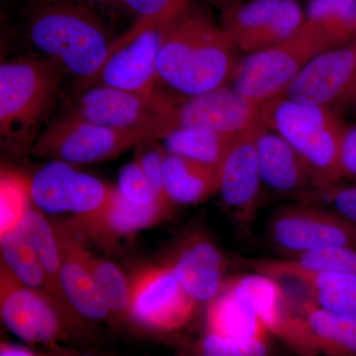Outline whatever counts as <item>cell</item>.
I'll return each instance as SVG.
<instances>
[{"instance_id":"9","label":"cell","mask_w":356,"mask_h":356,"mask_svg":"<svg viewBox=\"0 0 356 356\" xmlns=\"http://www.w3.org/2000/svg\"><path fill=\"white\" fill-rule=\"evenodd\" d=\"M259 107L229 86L199 95H165L161 139L175 129L238 135L259 125Z\"/></svg>"},{"instance_id":"7","label":"cell","mask_w":356,"mask_h":356,"mask_svg":"<svg viewBox=\"0 0 356 356\" xmlns=\"http://www.w3.org/2000/svg\"><path fill=\"white\" fill-rule=\"evenodd\" d=\"M158 140L153 129L120 130L70 114L49 126L32 147L33 154L70 165L116 158L140 143Z\"/></svg>"},{"instance_id":"32","label":"cell","mask_w":356,"mask_h":356,"mask_svg":"<svg viewBox=\"0 0 356 356\" xmlns=\"http://www.w3.org/2000/svg\"><path fill=\"white\" fill-rule=\"evenodd\" d=\"M88 6L117 9L136 21L154 17L177 18L191 7V0H79Z\"/></svg>"},{"instance_id":"34","label":"cell","mask_w":356,"mask_h":356,"mask_svg":"<svg viewBox=\"0 0 356 356\" xmlns=\"http://www.w3.org/2000/svg\"><path fill=\"white\" fill-rule=\"evenodd\" d=\"M197 356H269V339H235L206 332L196 348Z\"/></svg>"},{"instance_id":"36","label":"cell","mask_w":356,"mask_h":356,"mask_svg":"<svg viewBox=\"0 0 356 356\" xmlns=\"http://www.w3.org/2000/svg\"><path fill=\"white\" fill-rule=\"evenodd\" d=\"M322 204L356 227V184H339L312 194L305 201Z\"/></svg>"},{"instance_id":"14","label":"cell","mask_w":356,"mask_h":356,"mask_svg":"<svg viewBox=\"0 0 356 356\" xmlns=\"http://www.w3.org/2000/svg\"><path fill=\"white\" fill-rule=\"evenodd\" d=\"M281 96L331 109L356 107V42L312 58Z\"/></svg>"},{"instance_id":"24","label":"cell","mask_w":356,"mask_h":356,"mask_svg":"<svg viewBox=\"0 0 356 356\" xmlns=\"http://www.w3.org/2000/svg\"><path fill=\"white\" fill-rule=\"evenodd\" d=\"M206 332L235 339H264L270 336L254 306L227 280L219 294L208 303Z\"/></svg>"},{"instance_id":"12","label":"cell","mask_w":356,"mask_h":356,"mask_svg":"<svg viewBox=\"0 0 356 356\" xmlns=\"http://www.w3.org/2000/svg\"><path fill=\"white\" fill-rule=\"evenodd\" d=\"M114 188L62 161L47 163L30 180L31 199L40 210L50 214L70 212L76 218L100 212Z\"/></svg>"},{"instance_id":"4","label":"cell","mask_w":356,"mask_h":356,"mask_svg":"<svg viewBox=\"0 0 356 356\" xmlns=\"http://www.w3.org/2000/svg\"><path fill=\"white\" fill-rule=\"evenodd\" d=\"M64 69L49 58H18L0 65V132L22 146L57 95Z\"/></svg>"},{"instance_id":"2","label":"cell","mask_w":356,"mask_h":356,"mask_svg":"<svg viewBox=\"0 0 356 356\" xmlns=\"http://www.w3.org/2000/svg\"><path fill=\"white\" fill-rule=\"evenodd\" d=\"M30 40L47 58L77 79V88L95 76L114 40L95 13L72 0H53L35 9Z\"/></svg>"},{"instance_id":"38","label":"cell","mask_w":356,"mask_h":356,"mask_svg":"<svg viewBox=\"0 0 356 356\" xmlns=\"http://www.w3.org/2000/svg\"><path fill=\"white\" fill-rule=\"evenodd\" d=\"M341 165L343 181L356 184V124L348 127L344 134Z\"/></svg>"},{"instance_id":"37","label":"cell","mask_w":356,"mask_h":356,"mask_svg":"<svg viewBox=\"0 0 356 356\" xmlns=\"http://www.w3.org/2000/svg\"><path fill=\"white\" fill-rule=\"evenodd\" d=\"M165 149H149L137 159L149 184L161 197L170 201L166 196L163 178V161ZM172 202V201H170Z\"/></svg>"},{"instance_id":"5","label":"cell","mask_w":356,"mask_h":356,"mask_svg":"<svg viewBox=\"0 0 356 356\" xmlns=\"http://www.w3.org/2000/svg\"><path fill=\"white\" fill-rule=\"evenodd\" d=\"M331 49L330 42L305 21L289 39L238 60L229 86L261 105L282 95L312 58Z\"/></svg>"},{"instance_id":"26","label":"cell","mask_w":356,"mask_h":356,"mask_svg":"<svg viewBox=\"0 0 356 356\" xmlns=\"http://www.w3.org/2000/svg\"><path fill=\"white\" fill-rule=\"evenodd\" d=\"M219 168L166 152L163 178L166 196L173 204L194 205L216 193Z\"/></svg>"},{"instance_id":"18","label":"cell","mask_w":356,"mask_h":356,"mask_svg":"<svg viewBox=\"0 0 356 356\" xmlns=\"http://www.w3.org/2000/svg\"><path fill=\"white\" fill-rule=\"evenodd\" d=\"M254 144L264 188L296 201H305L321 191L310 166L277 133L259 124L255 128Z\"/></svg>"},{"instance_id":"25","label":"cell","mask_w":356,"mask_h":356,"mask_svg":"<svg viewBox=\"0 0 356 356\" xmlns=\"http://www.w3.org/2000/svg\"><path fill=\"white\" fill-rule=\"evenodd\" d=\"M16 231L24 236L38 257L48 278L56 305L69 322L76 314L70 306L60 284L62 248L56 228L40 211L30 207Z\"/></svg>"},{"instance_id":"16","label":"cell","mask_w":356,"mask_h":356,"mask_svg":"<svg viewBox=\"0 0 356 356\" xmlns=\"http://www.w3.org/2000/svg\"><path fill=\"white\" fill-rule=\"evenodd\" d=\"M257 126L236 136L220 165L218 175L216 193L243 233L252 229L266 189L255 151Z\"/></svg>"},{"instance_id":"11","label":"cell","mask_w":356,"mask_h":356,"mask_svg":"<svg viewBox=\"0 0 356 356\" xmlns=\"http://www.w3.org/2000/svg\"><path fill=\"white\" fill-rule=\"evenodd\" d=\"M305 21L298 0H245L222 13V27L248 55L289 39Z\"/></svg>"},{"instance_id":"13","label":"cell","mask_w":356,"mask_h":356,"mask_svg":"<svg viewBox=\"0 0 356 356\" xmlns=\"http://www.w3.org/2000/svg\"><path fill=\"white\" fill-rule=\"evenodd\" d=\"M197 303L166 264L145 269L130 285L129 316L159 332L182 329L193 318Z\"/></svg>"},{"instance_id":"33","label":"cell","mask_w":356,"mask_h":356,"mask_svg":"<svg viewBox=\"0 0 356 356\" xmlns=\"http://www.w3.org/2000/svg\"><path fill=\"white\" fill-rule=\"evenodd\" d=\"M307 270L356 274V248L327 247L287 257Z\"/></svg>"},{"instance_id":"17","label":"cell","mask_w":356,"mask_h":356,"mask_svg":"<svg viewBox=\"0 0 356 356\" xmlns=\"http://www.w3.org/2000/svg\"><path fill=\"white\" fill-rule=\"evenodd\" d=\"M165 95H143L106 86L79 91L72 114L105 127L133 130L153 129L161 138Z\"/></svg>"},{"instance_id":"23","label":"cell","mask_w":356,"mask_h":356,"mask_svg":"<svg viewBox=\"0 0 356 356\" xmlns=\"http://www.w3.org/2000/svg\"><path fill=\"white\" fill-rule=\"evenodd\" d=\"M227 282L254 306L269 334L284 341L291 330L295 309L277 281L266 274H242Z\"/></svg>"},{"instance_id":"29","label":"cell","mask_w":356,"mask_h":356,"mask_svg":"<svg viewBox=\"0 0 356 356\" xmlns=\"http://www.w3.org/2000/svg\"><path fill=\"white\" fill-rule=\"evenodd\" d=\"M0 250L1 261L13 275L26 286L50 299L56 305L43 267L24 236L18 231L0 236Z\"/></svg>"},{"instance_id":"3","label":"cell","mask_w":356,"mask_h":356,"mask_svg":"<svg viewBox=\"0 0 356 356\" xmlns=\"http://www.w3.org/2000/svg\"><path fill=\"white\" fill-rule=\"evenodd\" d=\"M259 124L298 152L317 177L321 191L343 184L341 149L348 126L334 109L278 96L261 104Z\"/></svg>"},{"instance_id":"35","label":"cell","mask_w":356,"mask_h":356,"mask_svg":"<svg viewBox=\"0 0 356 356\" xmlns=\"http://www.w3.org/2000/svg\"><path fill=\"white\" fill-rule=\"evenodd\" d=\"M117 191L122 197L136 206H152L156 203L172 204L154 191L138 161L128 163L119 172Z\"/></svg>"},{"instance_id":"27","label":"cell","mask_w":356,"mask_h":356,"mask_svg":"<svg viewBox=\"0 0 356 356\" xmlns=\"http://www.w3.org/2000/svg\"><path fill=\"white\" fill-rule=\"evenodd\" d=\"M236 136L198 129H175L159 140L166 152L219 168Z\"/></svg>"},{"instance_id":"10","label":"cell","mask_w":356,"mask_h":356,"mask_svg":"<svg viewBox=\"0 0 356 356\" xmlns=\"http://www.w3.org/2000/svg\"><path fill=\"white\" fill-rule=\"evenodd\" d=\"M254 271L277 281L294 303L310 302L318 308L356 320V274L307 270L289 259H257Z\"/></svg>"},{"instance_id":"30","label":"cell","mask_w":356,"mask_h":356,"mask_svg":"<svg viewBox=\"0 0 356 356\" xmlns=\"http://www.w3.org/2000/svg\"><path fill=\"white\" fill-rule=\"evenodd\" d=\"M83 257L110 315H129L130 285L120 269L112 262L93 257L84 248Z\"/></svg>"},{"instance_id":"15","label":"cell","mask_w":356,"mask_h":356,"mask_svg":"<svg viewBox=\"0 0 356 356\" xmlns=\"http://www.w3.org/2000/svg\"><path fill=\"white\" fill-rule=\"evenodd\" d=\"M0 312L7 329L26 343H53L67 334V321L55 304L21 283L2 261Z\"/></svg>"},{"instance_id":"39","label":"cell","mask_w":356,"mask_h":356,"mask_svg":"<svg viewBox=\"0 0 356 356\" xmlns=\"http://www.w3.org/2000/svg\"><path fill=\"white\" fill-rule=\"evenodd\" d=\"M0 356H41L23 346L8 343H1Z\"/></svg>"},{"instance_id":"40","label":"cell","mask_w":356,"mask_h":356,"mask_svg":"<svg viewBox=\"0 0 356 356\" xmlns=\"http://www.w3.org/2000/svg\"><path fill=\"white\" fill-rule=\"evenodd\" d=\"M205 1L219 7L222 13H224V11L228 10L231 7L235 6L236 4L241 3V2L245 1V0H205Z\"/></svg>"},{"instance_id":"1","label":"cell","mask_w":356,"mask_h":356,"mask_svg":"<svg viewBox=\"0 0 356 356\" xmlns=\"http://www.w3.org/2000/svg\"><path fill=\"white\" fill-rule=\"evenodd\" d=\"M233 40L191 6L168 26L158 58L159 84L178 96H194L229 86L238 60Z\"/></svg>"},{"instance_id":"19","label":"cell","mask_w":356,"mask_h":356,"mask_svg":"<svg viewBox=\"0 0 356 356\" xmlns=\"http://www.w3.org/2000/svg\"><path fill=\"white\" fill-rule=\"evenodd\" d=\"M166 266L197 304L212 301L228 280L224 255L201 229L182 236Z\"/></svg>"},{"instance_id":"41","label":"cell","mask_w":356,"mask_h":356,"mask_svg":"<svg viewBox=\"0 0 356 356\" xmlns=\"http://www.w3.org/2000/svg\"><path fill=\"white\" fill-rule=\"evenodd\" d=\"M79 356H90V355H79Z\"/></svg>"},{"instance_id":"22","label":"cell","mask_w":356,"mask_h":356,"mask_svg":"<svg viewBox=\"0 0 356 356\" xmlns=\"http://www.w3.org/2000/svg\"><path fill=\"white\" fill-rule=\"evenodd\" d=\"M172 204L156 203L147 207L133 205L114 188L111 198L100 212L76 218L77 227L105 238H120L149 228L170 214Z\"/></svg>"},{"instance_id":"8","label":"cell","mask_w":356,"mask_h":356,"mask_svg":"<svg viewBox=\"0 0 356 356\" xmlns=\"http://www.w3.org/2000/svg\"><path fill=\"white\" fill-rule=\"evenodd\" d=\"M269 242L281 257L327 247L356 248V227L322 204H284L267 222Z\"/></svg>"},{"instance_id":"20","label":"cell","mask_w":356,"mask_h":356,"mask_svg":"<svg viewBox=\"0 0 356 356\" xmlns=\"http://www.w3.org/2000/svg\"><path fill=\"white\" fill-rule=\"evenodd\" d=\"M60 248V284L65 298L79 317L102 321L110 312L83 257V245L64 227H55Z\"/></svg>"},{"instance_id":"6","label":"cell","mask_w":356,"mask_h":356,"mask_svg":"<svg viewBox=\"0 0 356 356\" xmlns=\"http://www.w3.org/2000/svg\"><path fill=\"white\" fill-rule=\"evenodd\" d=\"M177 18L136 21L127 32L114 40L104 64L95 76L77 88L79 91L106 86L143 95H156L159 50L166 29Z\"/></svg>"},{"instance_id":"28","label":"cell","mask_w":356,"mask_h":356,"mask_svg":"<svg viewBox=\"0 0 356 356\" xmlns=\"http://www.w3.org/2000/svg\"><path fill=\"white\" fill-rule=\"evenodd\" d=\"M306 21L334 48L356 42V0H309Z\"/></svg>"},{"instance_id":"21","label":"cell","mask_w":356,"mask_h":356,"mask_svg":"<svg viewBox=\"0 0 356 356\" xmlns=\"http://www.w3.org/2000/svg\"><path fill=\"white\" fill-rule=\"evenodd\" d=\"M303 336L304 356H356V320L310 302L295 307Z\"/></svg>"},{"instance_id":"31","label":"cell","mask_w":356,"mask_h":356,"mask_svg":"<svg viewBox=\"0 0 356 356\" xmlns=\"http://www.w3.org/2000/svg\"><path fill=\"white\" fill-rule=\"evenodd\" d=\"M30 180L20 173L2 170L0 177V236L16 231L29 210Z\"/></svg>"}]
</instances>
